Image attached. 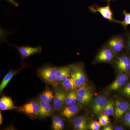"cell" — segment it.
Listing matches in <instances>:
<instances>
[{
  "instance_id": "obj_28",
  "label": "cell",
  "mask_w": 130,
  "mask_h": 130,
  "mask_svg": "<svg viewBox=\"0 0 130 130\" xmlns=\"http://www.w3.org/2000/svg\"><path fill=\"white\" fill-rule=\"evenodd\" d=\"M101 125L100 124L99 121H93L90 123L89 125V128L91 130H98L101 128Z\"/></svg>"
},
{
  "instance_id": "obj_5",
  "label": "cell",
  "mask_w": 130,
  "mask_h": 130,
  "mask_svg": "<svg viewBox=\"0 0 130 130\" xmlns=\"http://www.w3.org/2000/svg\"><path fill=\"white\" fill-rule=\"evenodd\" d=\"M114 53L106 44L98 52L95 58V62L108 63L113 60Z\"/></svg>"
},
{
  "instance_id": "obj_25",
  "label": "cell",
  "mask_w": 130,
  "mask_h": 130,
  "mask_svg": "<svg viewBox=\"0 0 130 130\" xmlns=\"http://www.w3.org/2000/svg\"><path fill=\"white\" fill-rule=\"evenodd\" d=\"M99 122L101 126L105 127L108 125L109 123V116H107L103 114L99 117Z\"/></svg>"
},
{
  "instance_id": "obj_37",
  "label": "cell",
  "mask_w": 130,
  "mask_h": 130,
  "mask_svg": "<svg viewBox=\"0 0 130 130\" xmlns=\"http://www.w3.org/2000/svg\"><path fill=\"white\" fill-rule=\"evenodd\" d=\"M129 109H130V107H129Z\"/></svg>"
},
{
  "instance_id": "obj_26",
  "label": "cell",
  "mask_w": 130,
  "mask_h": 130,
  "mask_svg": "<svg viewBox=\"0 0 130 130\" xmlns=\"http://www.w3.org/2000/svg\"><path fill=\"white\" fill-rule=\"evenodd\" d=\"M87 124V119L83 116H79L76 118L73 122V126Z\"/></svg>"
},
{
  "instance_id": "obj_2",
  "label": "cell",
  "mask_w": 130,
  "mask_h": 130,
  "mask_svg": "<svg viewBox=\"0 0 130 130\" xmlns=\"http://www.w3.org/2000/svg\"><path fill=\"white\" fill-rule=\"evenodd\" d=\"M89 10L93 13H99L102 16L110 22H115L117 20L114 18L113 13L110 7V1H108V4L105 6H100L94 5L89 7Z\"/></svg>"
},
{
  "instance_id": "obj_22",
  "label": "cell",
  "mask_w": 130,
  "mask_h": 130,
  "mask_svg": "<svg viewBox=\"0 0 130 130\" xmlns=\"http://www.w3.org/2000/svg\"><path fill=\"white\" fill-rule=\"evenodd\" d=\"M77 94L85 96V97H89L93 98V94L91 92L90 89L88 87L85 86H81L79 89L77 91Z\"/></svg>"
},
{
  "instance_id": "obj_10",
  "label": "cell",
  "mask_w": 130,
  "mask_h": 130,
  "mask_svg": "<svg viewBox=\"0 0 130 130\" xmlns=\"http://www.w3.org/2000/svg\"><path fill=\"white\" fill-rule=\"evenodd\" d=\"M129 103L126 101H117L115 103L114 115L117 119H120L129 108Z\"/></svg>"
},
{
  "instance_id": "obj_20",
  "label": "cell",
  "mask_w": 130,
  "mask_h": 130,
  "mask_svg": "<svg viewBox=\"0 0 130 130\" xmlns=\"http://www.w3.org/2000/svg\"><path fill=\"white\" fill-rule=\"evenodd\" d=\"M52 125L54 129L61 130L64 128V123L62 119L58 116H55L53 118Z\"/></svg>"
},
{
  "instance_id": "obj_11",
  "label": "cell",
  "mask_w": 130,
  "mask_h": 130,
  "mask_svg": "<svg viewBox=\"0 0 130 130\" xmlns=\"http://www.w3.org/2000/svg\"><path fill=\"white\" fill-rule=\"evenodd\" d=\"M21 110L28 114L38 115L40 111V105L35 101H32L24 105Z\"/></svg>"
},
{
  "instance_id": "obj_9",
  "label": "cell",
  "mask_w": 130,
  "mask_h": 130,
  "mask_svg": "<svg viewBox=\"0 0 130 130\" xmlns=\"http://www.w3.org/2000/svg\"><path fill=\"white\" fill-rule=\"evenodd\" d=\"M67 94L65 91L62 90H55L54 98L53 107L56 111H59L61 109L64 103H65Z\"/></svg>"
},
{
  "instance_id": "obj_1",
  "label": "cell",
  "mask_w": 130,
  "mask_h": 130,
  "mask_svg": "<svg viewBox=\"0 0 130 130\" xmlns=\"http://www.w3.org/2000/svg\"><path fill=\"white\" fill-rule=\"evenodd\" d=\"M106 44L115 54L121 53L125 48V35H115L110 38Z\"/></svg>"
},
{
  "instance_id": "obj_35",
  "label": "cell",
  "mask_w": 130,
  "mask_h": 130,
  "mask_svg": "<svg viewBox=\"0 0 130 130\" xmlns=\"http://www.w3.org/2000/svg\"><path fill=\"white\" fill-rule=\"evenodd\" d=\"M124 128L121 126H117L115 128V130H124Z\"/></svg>"
},
{
  "instance_id": "obj_3",
  "label": "cell",
  "mask_w": 130,
  "mask_h": 130,
  "mask_svg": "<svg viewBox=\"0 0 130 130\" xmlns=\"http://www.w3.org/2000/svg\"><path fill=\"white\" fill-rule=\"evenodd\" d=\"M58 69V67L47 65L39 70V74L47 83L54 84L57 81L56 75Z\"/></svg>"
},
{
  "instance_id": "obj_36",
  "label": "cell",
  "mask_w": 130,
  "mask_h": 130,
  "mask_svg": "<svg viewBox=\"0 0 130 130\" xmlns=\"http://www.w3.org/2000/svg\"><path fill=\"white\" fill-rule=\"evenodd\" d=\"M103 1H116V0H102Z\"/></svg>"
},
{
  "instance_id": "obj_7",
  "label": "cell",
  "mask_w": 130,
  "mask_h": 130,
  "mask_svg": "<svg viewBox=\"0 0 130 130\" xmlns=\"http://www.w3.org/2000/svg\"><path fill=\"white\" fill-rule=\"evenodd\" d=\"M15 47L18 50L21 58L23 59L36 54L41 53L42 50L41 47L39 46L35 47L27 46Z\"/></svg>"
},
{
  "instance_id": "obj_15",
  "label": "cell",
  "mask_w": 130,
  "mask_h": 130,
  "mask_svg": "<svg viewBox=\"0 0 130 130\" xmlns=\"http://www.w3.org/2000/svg\"><path fill=\"white\" fill-rule=\"evenodd\" d=\"M25 66V65H24V66H23L20 68V69L18 70H16V71H10L4 77V78L3 79L2 81L1 85H0V92H1V93H2L4 89L6 88V86L7 85L8 83H9V81H11L12 78L14 76V75L18 72L20 69L24 67Z\"/></svg>"
},
{
  "instance_id": "obj_24",
  "label": "cell",
  "mask_w": 130,
  "mask_h": 130,
  "mask_svg": "<svg viewBox=\"0 0 130 130\" xmlns=\"http://www.w3.org/2000/svg\"><path fill=\"white\" fill-rule=\"evenodd\" d=\"M62 85L64 88L67 90L74 89L76 86L72 78H68L63 81Z\"/></svg>"
},
{
  "instance_id": "obj_32",
  "label": "cell",
  "mask_w": 130,
  "mask_h": 130,
  "mask_svg": "<svg viewBox=\"0 0 130 130\" xmlns=\"http://www.w3.org/2000/svg\"><path fill=\"white\" fill-rule=\"evenodd\" d=\"M74 129L77 130H86L87 128L86 124H83L79 125L74 126Z\"/></svg>"
},
{
  "instance_id": "obj_34",
  "label": "cell",
  "mask_w": 130,
  "mask_h": 130,
  "mask_svg": "<svg viewBox=\"0 0 130 130\" xmlns=\"http://www.w3.org/2000/svg\"><path fill=\"white\" fill-rule=\"evenodd\" d=\"M3 123V117L2 115L1 112H0V124L1 125Z\"/></svg>"
},
{
  "instance_id": "obj_4",
  "label": "cell",
  "mask_w": 130,
  "mask_h": 130,
  "mask_svg": "<svg viewBox=\"0 0 130 130\" xmlns=\"http://www.w3.org/2000/svg\"><path fill=\"white\" fill-rule=\"evenodd\" d=\"M83 68L81 64L73 65L70 74L76 86H83L86 82V76Z\"/></svg>"
},
{
  "instance_id": "obj_17",
  "label": "cell",
  "mask_w": 130,
  "mask_h": 130,
  "mask_svg": "<svg viewBox=\"0 0 130 130\" xmlns=\"http://www.w3.org/2000/svg\"><path fill=\"white\" fill-rule=\"evenodd\" d=\"M78 106L76 105H70L65 108L61 114L65 118H70L74 116L78 111Z\"/></svg>"
},
{
  "instance_id": "obj_31",
  "label": "cell",
  "mask_w": 130,
  "mask_h": 130,
  "mask_svg": "<svg viewBox=\"0 0 130 130\" xmlns=\"http://www.w3.org/2000/svg\"><path fill=\"white\" fill-rule=\"evenodd\" d=\"M125 123L126 125L130 127V111L125 114L124 118Z\"/></svg>"
},
{
  "instance_id": "obj_33",
  "label": "cell",
  "mask_w": 130,
  "mask_h": 130,
  "mask_svg": "<svg viewBox=\"0 0 130 130\" xmlns=\"http://www.w3.org/2000/svg\"><path fill=\"white\" fill-rule=\"evenodd\" d=\"M102 130H113V128L111 125H107L105 126V128L102 129Z\"/></svg>"
},
{
  "instance_id": "obj_30",
  "label": "cell",
  "mask_w": 130,
  "mask_h": 130,
  "mask_svg": "<svg viewBox=\"0 0 130 130\" xmlns=\"http://www.w3.org/2000/svg\"><path fill=\"white\" fill-rule=\"evenodd\" d=\"M123 92L126 96L130 98V83L125 86L123 89Z\"/></svg>"
},
{
  "instance_id": "obj_19",
  "label": "cell",
  "mask_w": 130,
  "mask_h": 130,
  "mask_svg": "<svg viewBox=\"0 0 130 130\" xmlns=\"http://www.w3.org/2000/svg\"><path fill=\"white\" fill-rule=\"evenodd\" d=\"M115 103L113 101H107L106 105L103 110V114L108 116H112L114 114Z\"/></svg>"
},
{
  "instance_id": "obj_18",
  "label": "cell",
  "mask_w": 130,
  "mask_h": 130,
  "mask_svg": "<svg viewBox=\"0 0 130 130\" xmlns=\"http://www.w3.org/2000/svg\"><path fill=\"white\" fill-rule=\"evenodd\" d=\"M77 100V92L72 91L67 94L65 103L67 106L76 105Z\"/></svg>"
},
{
  "instance_id": "obj_12",
  "label": "cell",
  "mask_w": 130,
  "mask_h": 130,
  "mask_svg": "<svg viewBox=\"0 0 130 130\" xmlns=\"http://www.w3.org/2000/svg\"><path fill=\"white\" fill-rule=\"evenodd\" d=\"M129 76L128 74H122L119 75L109 87L111 90L115 91L118 89L128 81Z\"/></svg>"
},
{
  "instance_id": "obj_14",
  "label": "cell",
  "mask_w": 130,
  "mask_h": 130,
  "mask_svg": "<svg viewBox=\"0 0 130 130\" xmlns=\"http://www.w3.org/2000/svg\"><path fill=\"white\" fill-rule=\"evenodd\" d=\"M11 98L3 96L0 99V109L2 111L17 109Z\"/></svg>"
},
{
  "instance_id": "obj_13",
  "label": "cell",
  "mask_w": 130,
  "mask_h": 130,
  "mask_svg": "<svg viewBox=\"0 0 130 130\" xmlns=\"http://www.w3.org/2000/svg\"><path fill=\"white\" fill-rule=\"evenodd\" d=\"M73 65L58 68L56 75V81H63L68 78L71 73Z\"/></svg>"
},
{
  "instance_id": "obj_16",
  "label": "cell",
  "mask_w": 130,
  "mask_h": 130,
  "mask_svg": "<svg viewBox=\"0 0 130 130\" xmlns=\"http://www.w3.org/2000/svg\"><path fill=\"white\" fill-rule=\"evenodd\" d=\"M40 111L39 115L43 117L48 116L51 115L52 111L51 105L48 103L40 101L39 103Z\"/></svg>"
},
{
  "instance_id": "obj_29",
  "label": "cell",
  "mask_w": 130,
  "mask_h": 130,
  "mask_svg": "<svg viewBox=\"0 0 130 130\" xmlns=\"http://www.w3.org/2000/svg\"><path fill=\"white\" fill-rule=\"evenodd\" d=\"M125 35V48L130 53V32H126Z\"/></svg>"
},
{
  "instance_id": "obj_21",
  "label": "cell",
  "mask_w": 130,
  "mask_h": 130,
  "mask_svg": "<svg viewBox=\"0 0 130 130\" xmlns=\"http://www.w3.org/2000/svg\"><path fill=\"white\" fill-rule=\"evenodd\" d=\"M54 97L53 93L51 90H47L43 92L40 96V101L50 103Z\"/></svg>"
},
{
  "instance_id": "obj_8",
  "label": "cell",
  "mask_w": 130,
  "mask_h": 130,
  "mask_svg": "<svg viewBox=\"0 0 130 130\" xmlns=\"http://www.w3.org/2000/svg\"><path fill=\"white\" fill-rule=\"evenodd\" d=\"M107 100L104 96H98L93 101L92 105V109L94 113L99 115L102 112L106 105Z\"/></svg>"
},
{
  "instance_id": "obj_6",
  "label": "cell",
  "mask_w": 130,
  "mask_h": 130,
  "mask_svg": "<svg viewBox=\"0 0 130 130\" xmlns=\"http://www.w3.org/2000/svg\"><path fill=\"white\" fill-rule=\"evenodd\" d=\"M115 64L120 72H129L130 71V56L126 54L119 56L115 61Z\"/></svg>"
},
{
  "instance_id": "obj_23",
  "label": "cell",
  "mask_w": 130,
  "mask_h": 130,
  "mask_svg": "<svg viewBox=\"0 0 130 130\" xmlns=\"http://www.w3.org/2000/svg\"><path fill=\"white\" fill-rule=\"evenodd\" d=\"M123 14L124 16V20L123 21L117 20L116 23L120 24L125 30H126L127 26L130 25V13L124 10L123 11Z\"/></svg>"
},
{
  "instance_id": "obj_27",
  "label": "cell",
  "mask_w": 130,
  "mask_h": 130,
  "mask_svg": "<svg viewBox=\"0 0 130 130\" xmlns=\"http://www.w3.org/2000/svg\"><path fill=\"white\" fill-rule=\"evenodd\" d=\"M93 98L85 97L79 95L77 94V101L81 104H88L90 102L91 100Z\"/></svg>"
}]
</instances>
